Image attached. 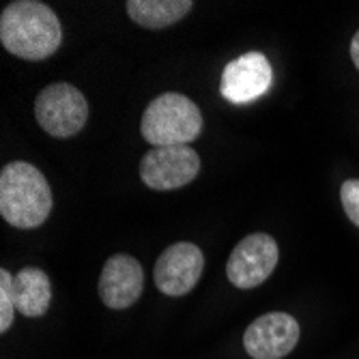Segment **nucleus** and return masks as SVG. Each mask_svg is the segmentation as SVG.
<instances>
[{"mask_svg":"<svg viewBox=\"0 0 359 359\" xmlns=\"http://www.w3.org/2000/svg\"><path fill=\"white\" fill-rule=\"evenodd\" d=\"M0 41L20 58L43 60L60 48L62 28L48 5L18 0L0 15Z\"/></svg>","mask_w":359,"mask_h":359,"instance_id":"nucleus-1","label":"nucleus"},{"mask_svg":"<svg viewBox=\"0 0 359 359\" xmlns=\"http://www.w3.org/2000/svg\"><path fill=\"white\" fill-rule=\"evenodd\" d=\"M52 211L48 179L26 161H11L0 172V213L15 226L30 231L41 226Z\"/></svg>","mask_w":359,"mask_h":359,"instance_id":"nucleus-2","label":"nucleus"},{"mask_svg":"<svg viewBox=\"0 0 359 359\" xmlns=\"http://www.w3.org/2000/svg\"><path fill=\"white\" fill-rule=\"evenodd\" d=\"M140 129L153 147H187L203 132V114L189 97L164 93L144 110Z\"/></svg>","mask_w":359,"mask_h":359,"instance_id":"nucleus-3","label":"nucleus"},{"mask_svg":"<svg viewBox=\"0 0 359 359\" xmlns=\"http://www.w3.org/2000/svg\"><path fill=\"white\" fill-rule=\"evenodd\" d=\"M37 123L54 138H72L86 125L88 104L84 95L65 82L43 88L35 102Z\"/></svg>","mask_w":359,"mask_h":359,"instance_id":"nucleus-4","label":"nucleus"},{"mask_svg":"<svg viewBox=\"0 0 359 359\" xmlns=\"http://www.w3.org/2000/svg\"><path fill=\"white\" fill-rule=\"evenodd\" d=\"M201 172V157L191 147H153L140 161L144 185L168 191L191 183Z\"/></svg>","mask_w":359,"mask_h":359,"instance_id":"nucleus-5","label":"nucleus"},{"mask_svg":"<svg viewBox=\"0 0 359 359\" xmlns=\"http://www.w3.org/2000/svg\"><path fill=\"white\" fill-rule=\"evenodd\" d=\"M278 243L271 235L254 233L237 243L226 263V276L237 288L263 284L278 265Z\"/></svg>","mask_w":359,"mask_h":359,"instance_id":"nucleus-6","label":"nucleus"},{"mask_svg":"<svg viewBox=\"0 0 359 359\" xmlns=\"http://www.w3.org/2000/svg\"><path fill=\"white\" fill-rule=\"evenodd\" d=\"M273 84V69L260 52L243 54L224 67L219 93L231 104H250L263 97Z\"/></svg>","mask_w":359,"mask_h":359,"instance_id":"nucleus-7","label":"nucleus"},{"mask_svg":"<svg viewBox=\"0 0 359 359\" xmlns=\"http://www.w3.org/2000/svg\"><path fill=\"white\" fill-rule=\"evenodd\" d=\"M205 256L194 243H175L161 252L155 263V284L168 297H183L198 284Z\"/></svg>","mask_w":359,"mask_h":359,"instance_id":"nucleus-8","label":"nucleus"},{"mask_svg":"<svg viewBox=\"0 0 359 359\" xmlns=\"http://www.w3.org/2000/svg\"><path fill=\"white\" fill-rule=\"evenodd\" d=\"M299 342V323L290 314L269 312L258 316L243 336V346L254 359H282Z\"/></svg>","mask_w":359,"mask_h":359,"instance_id":"nucleus-9","label":"nucleus"},{"mask_svg":"<svg viewBox=\"0 0 359 359\" xmlns=\"http://www.w3.org/2000/svg\"><path fill=\"white\" fill-rule=\"evenodd\" d=\"M97 288H100L102 302L112 310H125L134 306L144 288L142 265L127 254H114L104 265Z\"/></svg>","mask_w":359,"mask_h":359,"instance_id":"nucleus-10","label":"nucleus"},{"mask_svg":"<svg viewBox=\"0 0 359 359\" xmlns=\"http://www.w3.org/2000/svg\"><path fill=\"white\" fill-rule=\"evenodd\" d=\"M13 299L18 312L24 316H43L52 302V286L46 271L37 267H24L13 276Z\"/></svg>","mask_w":359,"mask_h":359,"instance_id":"nucleus-11","label":"nucleus"},{"mask_svg":"<svg viewBox=\"0 0 359 359\" xmlns=\"http://www.w3.org/2000/svg\"><path fill=\"white\" fill-rule=\"evenodd\" d=\"M194 3L189 0H129L127 13L136 24L157 30L166 28L185 18Z\"/></svg>","mask_w":359,"mask_h":359,"instance_id":"nucleus-12","label":"nucleus"},{"mask_svg":"<svg viewBox=\"0 0 359 359\" xmlns=\"http://www.w3.org/2000/svg\"><path fill=\"white\" fill-rule=\"evenodd\" d=\"M15 299H13V276L3 269L0 271V332H7L13 325L15 314Z\"/></svg>","mask_w":359,"mask_h":359,"instance_id":"nucleus-13","label":"nucleus"},{"mask_svg":"<svg viewBox=\"0 0 359 359\" xmlns=\"http://www.w3.org/2000/svg\"><path fill=\"white\" fill-rule=\"evenodd\" d=\"M342 205L348 215V219L359 228V179H348L342 185Z\"/></svg>","mask_w":359,"mask_h":359,"instance_id":"nucleus-14","label":"nucleus"},{"mask_svg":"<svg viewBox=\"0 0 359 359\" xmlns=\"http://www.w3.org/2000/svg\"><path fill=\"white\" fill-rule=\"evenodd\" d=\"M351 58H353V62H355V67L359 69V30L355 32V37H353V41H351Z\"/></svg>","mask_w":359,"mask_h":359,"instance_id":"nucleus-15","label":"nucleus"}]
</instances>
